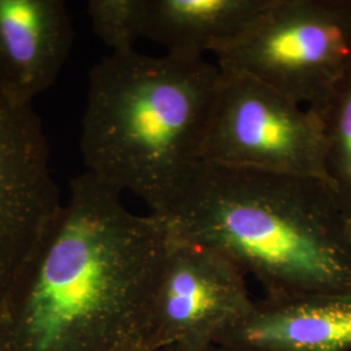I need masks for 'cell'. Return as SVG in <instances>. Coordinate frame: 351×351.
Instances as JSON below:
<instances>
[{
  "mask_svg": "<svg viewBox=\"0 0 351 351\" xmlns=\"http://www.w3.org/2000/svg\"><path fill=\"white\" fill-rule=\"evenodd\" d=\"M62 203L33 106L0 91V307Z\"/></svg>",
  "mask_w": 351,
  "mask_h": 351,
  "instance_id": "7",
  "label": "cell"
},
{
  "mask_svg": "<svg viewBox=\"0 0 351 351\" xmlns=\"http://www.w3.org/2000/svg\"><path fill=\"white\" fill-rule=\"evenodd\" d=\"M152 351H246L236 349V348H230L226 345H220V343H177V345H169V346H164L160 349Z\"/></svg>",
  "mask_w": 351,
  "mask_h": 351,
  "instance_id": "13",
  "label": "cell"
},
{
  "mask_svg": "<svg viewBox=\"0 0 351 351\" xmlns=\"http://www.w3.org/2000/svg\"><path fill=\"white\" fill-rule=\"evenodd\" d=\"M219 75L204 59L137 51L94 65L80 139L86 173L160 215L201 160Z\"/></svg>",
  "mask_w": 351,
  "mask_h": 351,
  "instance_id": "3",
  "label": "cell"
},
{
  "mask_svg": "<svg viewBox=\"0 0 351 351\" xmlns=\"http://www.w3.org/2000/svg\"><path fill=\"white\" fill-rule=\"evenodd\" d=\"M317 111L326 138L328 182L351 226V63Z\"/></svg>",
  "mask_w": 351,
  "mask_h": 351,
  "instance_id": "11",
  "label": "cell"
},
{
  "mask_svg": "<svg viewBox=\"0 0 351 351\" xmlns=\"http://www.w3.org/2000/svg\"><path fill=\"white\" fill-rule=\"evenodd\" d=\"M213 342L246 351H351V298H264Z\"/></svg>",
  "mask_w": 351,
  "mask_h": 351,
  "instance_id": "9",
  "label": "cell"
},
{
  "mask_svg": "<svg viewBox=\"0 0 351 351\" xmlns=\"http://www.w3.org/2000/svg\"><path fill=\"white\" fill-rule=\"evenodd\" d=\"M171 243L164 217L75 177L0 307V351H146Z\"/></svg>",
  "mask_w": 351,
  "mask_h": 351,
  "instance_id": "1",
  "label": "cell"
},
{
  "mask_svg": "<svg viewBox=\"0 0 351 351\" xmlns=\"http://www.w3.org/2000/svg\"><path fill=\"white\" fill-rule=\"evenodd\" d=\"M86 10L95 36L111 53L136 51L143 38L146 0H90Z\"/></svg>",
  "mask_w": 351,
  "mask_h": 351,
  "instance_id": "12",
  "label": "cell"
},
{
  "mask_svg": "<svg viewBox=\"0 0 351 351\" xmlns=\"http://www.w3.org/2000/svg\"><path fill=\"white\" fill-rule=\"evenodd\" d=\"M217 65L320 108L351 63L350 0H274Z\"/></svg>",
  "mask_w": 351,
  "mask_h": 351,
  "instance_id": "5",
  "label": "cell"
},
{
  "mask_svg": "<svg viewBox=\"0 0 351 351\" xmlns=\"http://www.w3.org/2000/svg\"><path fill=\"white\" fill-rule=\"evenodd\" d=\"M159 216L176 239L223 251L264 298H351V226L324 180L198 160Z\"/></svg>",
  "mask_w": 351,
  "mask_h": 351,
  "instance_id": "2",
  "label": "cell"
},
{
  "mask_svg": "<svg viewBox=\"0 0 351 351\" xmlns=\"http://www.w3.org/2000/svg\"><path fill=\"white\" fill-rule=\"evenodd\" d=\"M219 68L201 160L328 182L319 111L291 101L252 75Z\"/></svg>",
  "mask_w": 351,
  "mask_h": 351,
  "instance_id": "4",
  "label": "cell"
},
{
  "mask_svg": "<svg viewBox=\"0 0 351 351\" xmlns=\"http://www.w3.org/2000/svg\"><path fill=\"white\" fill-rule=\"evenodd\" d=\"M274 0H146L143 38L184 59L233 47Z\"/></svg>",
  "mask_w": 351,
  "mask_h": 351,
  "instance_id": "10",
  "label": "cell"
},
{
  "mask_svg": "<svg viewBox=\"0 0 351 351\" xmlns=\"http://www.w3.org/2000/svg\"><path fill=\"white\" fill-rule=\"evenodd\" d=\"M73 38L62 0H0V91L32 104L62 73Z\"/></svg>",
  "mask_w": 351,
  "mask_h": 351,
  "instance_id": "8",
  "label": "cell"
},
{
  "mask_svg": "<svg viewBox=\"0 0 351 351\" xmlns=\"http://www.w3.org/2000/svg\"><path fill=\"white\" fill-rule=\"evenodd\" d=\"M245 275L223 251L172 234L151 304L145 350L213 342L254 303Z\"/></svg>",
  "mask_w": 351,
  "mask_h": 351,
  "instance_id": "6",
  "label": "cell"
}]
</instances>
